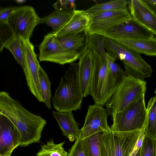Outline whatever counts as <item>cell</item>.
Listing matches in <instances>:
<instances>
[{
    "label": "cell",
    "mask_w": 156,
    "mask_h": 156,
    "mask_svg": "<svg viewBox=\"0 0 156 156\" xmlns=\"http://www.w3.org/2000/svg\"><path fill=\"white\" fill-rule=\"evenodd\" d=\"M40 61H47L64 65L73 62L80 56L69 51L60 44L57 37L51 33L44 37L39 47Z\"/></svg>",
    "instance_id": "obj_8"
},
{
    "label": "cell",
    "mask_w": 156,
    "mask_h": 156,
    "mask_svg": "<svg viewBox=\"0 0 156 156\" xmlns=\"http://www.w3.org/2000/svg\"><path fill=\"white\" fill-rule=\"evenodd\" d=\"M89 15L90 17V23L85 30L88 35L102 34L109 29L131 16L127 9Z\"/></svg>",
    "instance_id": "obj_12"
},
{
    "label": "cell",
    "mask_w": 156,
    "mask_h": 156,
    "mask_svg": "<svg viewBox=\"0 0 156 156\" xmlns=\"http://www.w3.org/2000/svg\"><path fill=\"white\" fill-rule=\"evenodd\" d=\"M0 113L17 128L20 136V146L40 142L46 120L27 110L5 91H0Z\"/></svg>",
    "instance_id": "obj_1"
},
{
    "label": "cell",
    "mask_w": 156,
    "mask_h": 156,
    "mask_svg": "<svg viewBox=\"0 0 156 156\" xmlns=\"http://www.w3.org/2000/svg\"><path fill=\"white\" fill-rule=\"evenodd\" d=\"M78 76L83 98L89 94V88L93 65V52L87 48L79 58Z\"/></svg>",
    "instance_id": "obj_17"
},
{
    "label": "cell",
    "mask_w": 156,
    "mask_h": 156,
    "mask_svg": "<svg viewBox=\"0 0 156 156\" xmlns=\"http://www.w3.org/2000/svg\"><path fill=\"white\" fill-rule=\"evenodd\" d=\"M73 12L55 10L49 15L40 18L39 24L45 23L52 29L54 34L59 31L71 18Z\"/></svg>",
    "instance_id": "obj_22"
},
{
    "label": "cell",
    "mask_w": 156,
    "mask_h": 156,
    "mask_svg": "<svg viewBox=\"0 0 156 156\" xmlns=\"http://www.w3.org/2000/svg\"><path fill=\"white\" fill-rule=\"evenodd\" d=\"M108 116L106 109L102 106L96 104L90 105L84 124L80 129V138L82 140L98 132L110 130L107 123Z\"/></svg>",
    "instance_id": "obj_13"
},
{
    "label": "cell",
    "mask_w": 156,
    "mask_h": 156,
    "mask_svg": "<svg viewBox=\"0 0 156 156\" xmlns=\"http://www.w3.org/2000/svg\"><path fill=\"white\" fill-rule=\"evenodd\" d=\"M15 1L16 3H19V4H22L24 3H25V2L27 1L26 0H16Z\"/></svg>",
    "instance_id": "obj_35"
},
{
    "label": "cell",
    "mask_w": 156,
    "mask_h": 156,
    "mask_svg": "<svg viewBox=\"0 0 156 156\" xmlns=\"http://www.w3.org/2000/svg\"><path fill=\"white\" fill-rule=\"evenodd\" d=\"M144 96L112 116L113 123L111 130L128 132L141 130L144 127L146 115Z\"/></svg>",
    "instance_id": "obj_6"
},
{
    "label": "cell",
    "mask_w": 156,
    "mask_h": 156,
    "mask_svg": "<svg viewBox=\"0 0 156 156\" xmlns=\"http://www.w3.org/2000/svg\"><path fill=\"white\" fill-rule=\"evenodd\" d=\"M102 35L114 39H148L156 35L131 16L109 29Z\"/></svg>",
    "instance_id": "obj_11"
},
{
    "label": "cell",
    "mask_w": 156,
    "mask_h": 156,
    "mask_svg": "<svg viewBox=\"0 0 156 156\" xmlns=\"http://www.w3.org/2000/svg\"><path fill=\"white\" fill-rule=\"evenodd\" d=\"M75 0H58L53 5L55 10L73 12L76 9Z\"/></svg>",
    "instance_id": "obj_31"
},
{
    "label": "cell",
    "mask_w": 156,
    "mask_h": 156,
    "mask_svg": "<svg viewBox=\"0 0 156 156\" xmlns=\"http://www.w3.org/2000/svg\"><path fill=\"white\" fill-rule=\"evenodd\" d=\"M65 142L58 144L54 143L52 138L45 144L41 145V148L36 156H67L68 153L64 149L63 145Z\"/></svg>",
    "instance_id": "obj_28"
},
{
    "label": "cell",
    "mask_w": 156,
    "mask_h": 156,
    "mask_svg": "<svg viewBox=\"0 0 156 156\" xmlns=\"http://www.w3.org/2000/svg\"><path fill=\"white\" fill-rule=\"evenodd\" d=\"M78 64H69L51 99L57 111L66 112L80 109L83 97L78 76Z\"/></svg>",
    "instance_id": "obj_2"
},
{
    "label": "cell",
    "mask_w": 156,
    "mask_h": 156,
    "mask_svg": "<svg viewBox=\"0 0 156 156\" xmlns=\"http://www.w3.org/2000/svg\"><path fill=\"white\" fill-rule=\"evenodd\" d=\"M108 70L105 84L104 101L106 103L121 84L126 76L124 70L115 62L116 58L107 52Z\"/></svg>",
    "instance_id": "obj_16"
},
{
    "label": "cell",
    "mask_w": 156,
    "mask_h": 156,
    "mask_svg": "<svg viewBox=\"0 0 156 156\" xmlns=\"http://www.w3.org/2000/svg\"><path fill=\"white\" fill-rule=\"evenodd\" d=\"M144 134L156 138V97L155 96L148 101L146 108V115Z\"/></svg>",
    "instance_id": "obj_23"
},
{
    "label": "cell",
    "mask_w": 156,
    "mask_h": 156,
    "mask_svg": "<svg viewBox=\"0 0 156 156\" xmlns=\"http://www.w3.org/2000/svg\"><path fill=\"white\" fill-rule=\"evenodd\" d=\"M114 40L138 53L151 56H156V39L155 37L148 39H122Z\"/></svg>",
    "instance_id": "obj_21"
},
{
    "label": "cell",
    "mask_w": 156,
    "mask_h": 156,
    "mask_svg": "<svg viewBox=\"0 0 156 156\" xmlns=\"http://www.w3.org/2000/svg\"><path fill=\"white\" fill-rule=\"evenodd\" d=\"M22 40L25 64L23 71L27 85L31 93L40 102H43L39 78V69L41 66L32 44L29 40L22 39Z\"/></svg>",
    "instance_id": "obj_10"
},
{
    "label": "cell",
    "mask_w": 156,
    "mask_h": 156,
    "mask_svg": "<svg viewBox=\"0 0 156 156\" xmlns=\"http://www.w3.org/2000/svg\"><path fill=\"white\" fill-rule=\"evenodd\" d=\"M104 132H98L81 140L85 156H100V144Z\"/></svg>",
    "instance_id": "obj_24"
},
{
    "label": "cell",
    "mask_w": 156,
    "mask_h": 156,
    "mask_svg": "<svg viewBox=\"0 0 156 156\" xmlns=\"http://www.w3.org/2000/svg\"><path fill=\"white\" fill-rule=\"evenodd\" d=\"M156 138L144 134L140 156H156Z\"/></svg>",
    "instance_id": "obj_29"
},
{
    "label": "cell",
    "mask_w": 156,
    "mask_h": 156,
    "mask_svg": "<svg viewBox=\"0 0 156 156\" xmlns=\"http://www.w3.org/2000/svg\"><path fill=\"white\" fill-rule=\"evenodd\" d=\"M131 16L156 34V14L150 9L143 0L129 1Z\"/></svg>",
    "instance_id": "obj_15"
},
{
    "label": "cell",
    "mask_w": 156,
    "mask_h": 156,
    "mask_svg": "<svg viewBox=\"0 0 156 156\" xmlns=\"http://www.w3.org/2000/svg\"><path fill=\"white\" fill-rule=\"evenodd\" d=\"M14 35L7 22L0 23V53L7 43Z\"/></svg>",
    "instance_id": "obj_30"
},
{
    "label": "cell",
    "mask_w": 156,
    "mask_h": 156,
    "mask_svg": "<svg viewBox=\"0 0 156 156\" xmlns=\"http://www.w3.org/2000/svg\"><path fill=\"white\" fill-rule=\"evenodd\" d=\"M39 78L43 102L49 109L51 108V83L48 74L40 66L39 69Z\"/></svg>",
    "instance_id": "obj_27"
},
{
    "label": "cell",
    "mask_w": 156,
    "mask_h": 156,
    "mask_svg": "<svg viewBox=\"0 0 156 156\" xmlns=\"http://www.w3.org/2000/svg\"><path fill=\"white\" fill-rule=\"evenodd\" d=\"M143 1L150 9L156 14V0H143Z\"/></svg>",
    "instance_id": "obj_34"
},
{
    "label": "cell",
    "mask_w": 156,
    "mask_h": 156,
    "mask_svg": "<svg viewBox=\"0 0 156 156\" xmlns=\"http://www.w3.org/2000/svg\"><path fill=\"white\" fill-rule=\"evenodd\" d=\"M4 48L11 52L17 63L24 70L25 64L22 39L14 35L7 43Z\"/></svg>",
    "instance_id": "obj_26"
},
{
    "label": "cell",
    "mask_w": 156,
    "mask_h": 156,
    "mask_svg": "<svg viewBox=\"0 0 156 156\" xmlns=\"http://www.w3.org/2000/svg\"><path fill=\"white\" fill-rule=\"evenodd\" d=\"M93 69L89 88V94L93 98L95 104L103 106L104 93L108 70V62L105 57L93 51Z\"/></svg>",
    "instance_id": "obj_9"
},
{
    "label": "cell",
    "mask_w": 156,
    "mask_h": 156,
    "mask_svg": "<svg viewBox=\"0 0 156 156\" xmlns=\"http://www.w3.org/2000/svg\"><path fill=\"white\" fill-rule=\"evenodd\" d=\"M141 130L105 131L100 144V156H129Z\"/></svg>",
    "instance_id": "obj_5"
},
{
    "label": "cell",
    "mask_w": 156,
    "mask_h": 156,
    "mask_svg": "<svg viewBox=\"0 0 156 156\" xmlns=\"http://www.w3.org/2000/svg\"><path fill=\"white\" fill-rule=\"evenodd\" d=\"M52 112L62 132L63 135L71 142L79 138L80 132L79 124L76 121L72 112H60L52 110Z\"/></svg>",
    "instance_id": "obj_19"
},
{
    "label": "cell",
    "mask_w": 156,
    "mask_h": 156,
    "mask_svg": "<svg viewBox=\"0 0 156 156\" xmlns=\"http://www.w3.org/2000/svg\"><path fill=\"white\" fill-rule=\"evenodd\" d=\"M88 36L84 31L73 36L57 38L60 44L66 50L80 56L88 48Z\"/></svg>",
    "instance_id": "obj_20"
},
{
    "label": "cell",
    "mask_w": 156,
    "mask_h": 156,
    "mask_svg": "<svg viewBox=\"0 0 156 156\" xmlns=\"http://www.w3.org/2000/svg\"><path fill=\"white\" fill-rule=\"evenodd\" d=\"M147 82L126 76L121 84L105 104L108 115L112 117L132 103L145 96Z\"/></svg>",
    "instance_id": "obj_4"
},
{
    "label": "cell",
    "mask_w": 156,
    "mask_h": 156,
    "mask_svg": "<svg viewBox=\"0 0 156 156\" xmlns=\"http://www.w3.org/2000/svg\"><path fill=\"white\" fill-rule=\"evenodd\" d=\"M129 1L114 0L104 3H96L85 11L89 15H91L107 11L126 9H127Z\"/></svg>",
    "instance_id": "obj_25"
},
{
    "label": "cell",
    "mask_w": 156,
    "mask_h": 156,
    "mask_svg": "<svg viewBox=\"0 0 156 156\" xmlns=\"http://www.w3.org/2000/svg\"><path fill=\"white\" fill-rule=\"evenodd\" d=\"M81 139L79 137L70 149L67 156H85L83 150Z\"/></svg>",
    "instance_id": "obj_32"
},
{
    "label": "cell",
    "mask_w": 156,
    "mask_h": 156,
    "mask_svg": "<svg viewBox=\"0 0 156 156\" xmlns=\"http://www.w3.org/2000/svg\"><path fill=\"white\" fill-rule=\"evenodd\" d=\"M17 6L0 8V23L7 22L8 19Z\"/></svg>",
    "instance_id": "obj_33"
},
{
    "label": "cell",
    "mask_w": 156,
    "mask_h": 156,
    "mask_svg": "<svg viewBox=\"0 0 156 156\" xmlns=\"http://www.w3.org/2000/svg\"><path fill=\"white\" fill-rule=\"evenodd\" d=\"M90 21V16L85 10H75L69 21L54 35L57 37L75 35L85 31L89 26Z\"/></svg>",
    "instance_id": "obj_18"
},
{
    "label": "cell",
    "mask_w": 156,
    "mask_h": 156,
    "mask_svg": "<svg viewBox=\"0 0 156 156\" xmlns=\"http://www.w3.org/2000/svg\"><path fill=\"white\" fill-rule=\"evenodd\" d=\"M40 19L33 7L25 5L17 7L7 22L14 35L29 40L35 28L39 24Z\"/></svg>",
    "instance_id": "obj_7"
},
{
    "label": "cell",
    "mask_w": 156,
    "mask_h": 156,
    "mask_svg": "<svg viewBox=\"0 0 156 156\" xmlns=\"http://www.w3.org/2000/svg\"><path fill=\"white\" fill-rule=\"evenodd\" d=\"M103 44L108 53L122 62L126 76L142 80L151 76L152 68L143 58L140 54L113 39L105 36L103 39Z\"/></svg>",
    "instance_id": "obj_3"
},
{
    "label": "cell",
    "mask_w": 156,
    "mask_h": 156,
    "mask_svg": "<svg viewBox=\"0 0 156 156\" xmlns=\"http://www.w3.org/2000/svg\"><path fill=\"white\" fill-rule=\"evenodd\" d=\"M20 136L14 124L2 115L0 117V156H10L20 145Z\"/></svg>",
    "instance_id": "obj_14"
},
{
    "label": "cell",
    "mask_w": 156,
    "mask_h": 156,
    "mask_svg": "<svg viewBox=\"0 0 156 156\" xmlns=\"http://www.w3.org/2000/svg\"><path fill=\"white\" fill-rule=\"evenodd\" d=\"M2 115L0 113V117H1Z\"/></svg>",
    "instance_id": "obj_37"
},
{
    "label": "cell",
    "mask_w": 156,
    "mask_h": 156,
    "mask_svg": "<svg viewBox=\"0 0 156 156\" xmlns=\"http://www.w3.org/2000/svg\"><path fill=\"white\" fill-rule=\"evenodd\" d=\"M140 148L138 152L135 156H140Z\"/></svg>",
    "instance_id": "obj_36"
}]
</instances>
